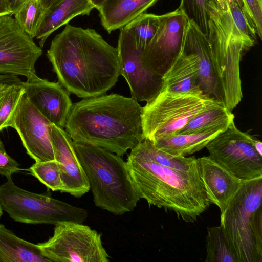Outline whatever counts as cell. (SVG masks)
<instances>
[{
    "instance_id": "cell-1",
    "label": "cell",
    "mask_w": 262,
    "mask_h": 262,
    "mask_svg": "<svg viewBox=\"0 0 262 262\" xmlns=\"http://www.w3.org/2000/svg\"><path fill=\"white\" fill-rule=\"evenodd\" d=\"M47 56L58 82L80 98L105 94L120 75L117 48L94 29L67 24L52 40Z\"/></svg>"
},
{
    "instance_id": "cell-2",
    "label": "cell",
    "mask_w": 262,
    "mask_h": 262,
    "mask_svg": "<svg viewBox=\"0 0 262 262\" xmlns=\"http://www.w3.org/2000/svg\"><path fill=\"white\" fill-rule=\"evenodd\" d=\"M142 113L132 97L111 94L83 98L72 103L64 128L75 143L122 156L144 139Z\"/></svg>"
},
{
    "instance_id": "cell-3",
    "label": "cell",
    "mask_w": 262,
    "mask_h": 262,
    "mask_svg": "<svg viewBox=\"0 0 262 262\" xmlns=\"http://www.w3.org/2000/svg\"><path fill=\"white\" fill-rule=\"evenodd\" d=\"M126 164L140 198L149 206L174 212L186 222H194L211 204L198 166L185 171L159 164L134 148Z\"/></svg>"
},
{
    "instance_id": "cell-4",
    "label": "cell",
    "mask_w": 262,
    "mask_h": 262,
    "mask_svg": "<svg viewBox=\"0 0 262 262\" xmlns=\"http://www.w3.org/2000/svg\"><path fill=\"white\" fill-rule=\"evenodd\" d=\"M95 205L116 215L132 211L140 198L121 156L101 147L73 141Z\"/></svg>"
},
{
    "instance_id": "cell-5",
    "label": "cell",
    "mask_w": 262,
    "mask_h": 262,
    "mask_svg": "<svg viewBox=\"0 0 262 262\" xmlns=\"http://www.w3.org/2000/svg\"><path fill=\"white\" fill-rule=\"evenodd\" d=\"M208 34L211 60L221 101L232 111L243 98L240 62L250 48L236 29L228 10L210 0Z\"/></svg>"
},
{
    "instance_id": "cell-6",
    "label": "cell",
    "mask_w": 262,
    "mask_h": 262,
    "mask_svg": "<svg viewBox=\"0 0 262 262\" xmlns=\"http://www.w3.org/2000/svg\"><path fill=\"white\" fill-rule=\"evenodd\" d=\"M262 177L244 181L221 214L238 262L262 261Z\"/></svg>"
},
{
    "instance_id": "cell-7",
    "label": "cell",
    "mask_w": 262,
    "mask_h": 262,
    "mask_svg": "<svg viewBox=\"0 0 262 262\" xmlns=\"http://www.w3.org/2000/svg\"><path fill=\"white\" fill-rule=\"evenodd\" d=\"M219 101L202 91L178 92L161 86L142 107L143 139L154 141L174 135L195 115Z\"/></svg>"
},
{
    "instance_id": "cell-8",
    "label": "cell",
    "mask_w": 262,
    "mask_h": 262,
    "mask_svg": "<svg viewBox=\"0 0 262 262\" xmlns=\"http://www.w3.org/2000/svg\"><path fill=\"white\" fill-rule=\"evenodd\" d=\"M0 185L3 210L16 222L26 224L56 225L64 222L83 223L86 210L45 194L32 192L18 187L12 178Z\"/></svg>"
},
{
    "instance_id": "cell-9",
    "label": "cell",
    "mask_w": 262,
    "mask_h": 262,
    "mask_svg": "<svg viewBox=\"0 0 262 262\" xmlns=\"http://www.w3.org/2000/svg\"><path fill=\"white\" fill-rule=\"evenodd\" d=\"M101 235L82 223L64 222L55 225L53 235L37 246L49 261L108 262Z\"/></svg>"
},
{
    "instance_id": "cell-10",
    "label": "cell",
    "mask_w": 262,
    "mask_h": 262,
    "mask_svg": "<svg viewBox=\"0 0 262 262\" xmlns=\"http://www.w3.org/2000/svg\"><path fill=\"white\" fill-rule=\"evenodd\" d=\"M254 138L241 131L232 121L206 146L209 156L235 177L248 180L262 177V155Z\"/></svg>"
},
{
    "instance_id": "cell-11",
    "label": "cell",
    "mask_w": 262,
    "mask_h": 262,
    "mask_svg": "<svg viewBox=\"0 0 262 262\" xmlns=\"http://www.w3.org/2000/svg\"><path fill=\"white\" fill-rule=\"evenodd\" d=\"M12 15L0 16V74L21 75L27 81L35 80L38 78L35 64L42 50Z\"/></svg>"
},
{
    "instance_id": "cell-12",
    "label": "cell",
    "mask_w": 262,
    "mask_h": 262,
    "mask_svg": "<svg viewBox=\"0 0 262 262\" xmlns=\"http://www.w3.org/2000/svg\"><path fill=\"white\" fill-rule=\"evenodd\" d=\"M188 21L179 8L159 15L157 30L141 56L142 64L152 74L162 77L178 55Z\"/></svg>"
},
{
    "instance_id": "cell-13",
    "label": "cell",
    "mask_w": 262,
    "mask_h": 262,
    "mask_svg": "<svg viewBox=\"0 0 262 262\" xmlns=\"http://www.w3.org/2000/svg\"><path fill=\"white\" fill-rule=\"evenodd\" d=\"M51 124L24 94L9 127L17 131L28 155L35 162H41L55 160L49 134Z\"/></svg>"
},
{
    "instance_id": "cell-14",
    "label": "cell",
    "mask_w": 262,
    "mask_h": 262,
    "mask_svg": "<svg viewBox=\"0 0 262 262\" xmlns=\"http://www.w3.org/2000/svg\"><path fill=\"white\" fill-rule=\"evenodd\" d=\"M120 75L126 80L132 98L137 101L148 102L159 92L161 77L155 75L142 64L141 50L138 49L130 35L123 28L120 33L117 47Z\"/></svg>"
},
{
    "instance_id": "cell-15",
    "label": "cell",
    "mask_w": 262,
    "mask_h": 262,
    "mask_svg": "<svg viewBox=\"0 0 262 262\" xmlns=\"http://www.w3.org/2000/svg\"><path fill=\"white\" fill-rule=\"evenodd\" d=\"M49 134L55 160L60 171L61 192L80 198L89 191L90 185L75 151L73 141L66 130L52 124L49 127Z\"/></svg>"
},
{
    "instance_id": "cell-16",
    "label": "cell",
    "mask_w": 262,
    "mask_h": 262,
    "mask_svg": "<svg viewBox=\"0 0 262 262\" xmlns=\"http://www.w3.org/2000/svg\"><path fill=\"white\" fill-rule=\"evenodd\" d=\"M24 94L51 124L64 128L72 103L69 93L58 82L38 77L23 82Z\"/></svg>"
},
{
    "instance_id": "cell-17",
    "label": "cell",
    "mask_w": 262,
    "mask_h": 262,
    "mask_svg": "<svg viewBox=\"0 0 262 262\" xmlns=\"http://www.w3.org/2000/svg\"><path fill=\"white\" fill-rule=\"evenodd\" d=\"M197 161L208 198L222 214L244 181L233 176L209 156L197 158Z\"/></svg>"
},
{
    "instance_id": "cell-18",
    "label": "cell",
    "mask_w": 262,
    "mask_h": 262,
    "mask_svg": "<svg viewBox=\"0 0 262 262\" xmlns=\"http://www.w3.org/2000/svg\"><path fill=\"white\" fill-rule=\"evenodd\" d=\"M161 79V86L171 91H202L198 84V57L184 40L179 53L162 76Z\"/></svg>"
},
{
    "instance_id": "cell-19",
    "label": "cell",
    "mask_w": 262,
    "mask_h": 262,
    "mask_svg": "<svg viewBox=\"0 0 262 262\" xmlns=\"http://www.w3.org/2000/svg\"><path fill=\"white\" fill-rule=\"evenodd\" d=\"M184 42L198 57V84L200 89L204 94L221 101L212 67L207 36L192 22L189 21Z\"/></svg>"
},
{
    "instance_id": "cell-20",
    "label": "cell",
    "mask_w": 262,
    "mask_h": 262,
    "mask_svg": "<svg viewBox=\"0 0 262 262\" xmlns=\"http://www.w3.org/2000/svg\"><path fill=\"white\" fill-rule=\"evenodd\" d=\"M95 8L90 0H57L45 11L36 38L43 47L48 37L78 15H89Z\"/></svg>"
},
{
    "instance_id": "cell-21",
    "label": "cell",
    "mask_w": 262,
    "mask_h": 262,
    "mask_svg": "<svg viewBox=\"0 0 262 262\" xmlns=\"http://www.w3.org/2000/svg\"><path fill=\"white\" fill-rule=\"evenodd\" d=\"M158 0H106L98 9L103 27L110 33L120 29Z\"/></svg>"
},
{
    "instance_id": "cell-22",
    "label": "cell",
    "mask_w": 262,
    "mask_h": 262,
    "mask_svg": "<svg viewBox=\"0 0 262 262\" xmlns=\"http://www.w3.org/2000/svg\"><path fill=\"white\" fill-rule=\"evenodd\" d=\"M37 244L17 236L0 224V262H47Z\"/></svg>"
},
{
    "instance_id": "cell-23",
    "label": "cell",
    "mask_w": 262,
    "mask_h": 262,
    "mask_svg": "<svg viewBox=\"0 0 262 262\" xmlns=\"http://www.w3.org/2000/svg\"><path fill=\"white\" fill-rule=\"evenodd\" d=\"M234 120V114L220 101L195 115L175 135L199 134L217 129L225 130Z\"/></svg>"
},
{
    "instance_id": "cell-24",
    "label": "cell",
    "mask_w": 262,
    "mask_h": 262,
    "mask_svg": "<svg viewBox=\"0 0 262 262\" xmlns=\"http://www.w3.org/2000/svg\"><path fill=\"white\" fill-rule=\"evenodd\" d=\"M224 130L214 129L199 134L175 135L152 141L159 149L177 156H186L199 151Z\"/></svg>"
},
{
    "instance_id": "cell-25",
    "label": "cell",
    "mask_w": 262,
    "mask_h": 262,
    "mask_svg": "<svg viewBox=\"0 0 262 262\" xmlns=\"http://www.w3.org/2000/svg\"><path fill=\"white\" fill-rule=\"evenodd\" d=\"M134 148L146 158L165 167L187 171L198 166L197 158L194 156L186 157L169 154L158 148L148 139H143Z\"/></svg>"
},
{
    "instance_id": "cell-26",
    "label": "cell",
    "mask_w": 262,
    "mask_h": 262,
    "mask_svg": "<svg viewBox=\"0 0 262 262\" xmlns=\"http://www.w3.org/2000/svg\"><path fill=\"white\" fill-rule=\"evenodd\" d=\"M206 262H238L221 225L207 228Z\"/></svg>"
},
{
    "instance_id": "cell-27",
    "label": "cell",
    "mask_w": 262,
    "mask_h": 262,
    "mask_svg": "<svg viewBox=\"0 0 262 262\" xmlns=\"http://www.w3.org/2000/svg\"><path fill=\"white\" fill-rule=\"evenodd\" d=\"M159 23V15L144 13L123 28L130 35L136 47L143 51L154 37Z\"/></svg>"
},
{
    "instance_id": "cell-28",
    "label": "cell",
    "mask_w": 262,
    "mask_h": 262,
    "mask_svg": "<svg viewBox=\"0 0 262 262\" xmlns=\"http://www.w3.org/2000/svg\"><path fill=\"white\" fill-rule=\"evenodd\" d=\"M41 0H26L13 14L22 29L31 38L36 37L45 13Z\"/></svg>"
},
{
    "instance_id": "cell-29",
    "label": "cell",
    "mask_w": 262,
    "mask_h": 262,
    "mask_svg": "<svg viewBox=\"0 0 262 262\" xmlns=\"http://www.w3.org/2000/svg\"><path fill=\"white\" fill-rule=\"evenodd\" d=\"M28 170L48 188L62 192L63 184L58 164L55 160L35 162Z\"/></svg>"
},
{
    "instance_id": "cell-30",
    "label": "cell",
    "mask_w": 262,
    "mask_h": 262,
    "mask_svg": "<svg viewBox=\"0 0 262 262\" xmlns=\"http://www.w3.org/2000/svg\"><path fill=\"white\" fill-rule=\"evenodd\" d=\"M209 1L181 0L178 8L188 20L192 22L207 36L209 21L207 6Z\"/></svg>"
},
{
    "instance_id": "cell-31",
    "label": "cell",
    "mask_w": 262,
    "mask_h": 262,
    "mask_svg": "<svg viewBox=\"0 0 262 262\" xmlns=\"http://www.w3.org/2000/svg\"><path fill=\"white\" fill-rule=\"evenodd\" d=\"M24 94L23 83L12 86L0 97V131L9 127L11 118Z\"/></svg>"
},
{
    "instance_id": "cell-32",
    "label": "cell",
    "mask_w": 262,
    "mask_h": 262,
    "mask_svg": "<svg viewBox=\"0 0 262 262\" xmlns=\"http://www.w3.org/2000/svg\"><path fill=\"white\" fill-rule=\"evenodd\" d=\"M20 170L18 163L7 153L0 138V175L8 179Z\"/></svg>"
},
{
    "instance_id": "cell-33",
    "label": "cell",
    "mask_w": 262,
    "mask_h": 262,
    "mask_svg": "<svg viewBox=\"0 0 262 262\" xmlns=\"http://www.w3.org/2000/svg\"><path fill=\"white\" fill-rule=\"evenodd\" d=\"M254 25L257 36L262 37V0H244Z\"/></svg>"
},
{
    "instance_id": "cell-34",
    "label": "cell",
    "mask_w": 262,
    "mask_h": 262,
    "mask_svg": "<svg viewBox=\"0 0 262 262\" xmlns=\"http://www.w3.org/2000/svg\"><path fill=\"white\" fill-rule=\"evenodd\" d=\"M12 15L8 0H0V16Z\"/></svg>"
},
{
    "instance_id": "cell-35",
    "label": "cell",
    "mask_w": 262,
    "mask_h": 262,
    "mask_svg": "<svg viewBox=\"0 0 262 262\" xmlns=\"http://www.w3.org/2000/svg\"><path fill=\"white\" fill-rule=\"evenodd\" d=\"M26 0H8L12 15L19 9Z\"/></svg>"
},
{
    "instance_id": "cell-36",
    "label": "cell",
    "mask_w": 262,
    "mask_h": 262,
    "mask_svg": "<svg viewBox=\"0 0 262 262\" xmlns=\"http://www.w3.org/2000/svg\"><path fill=\"white\" fill-rule=\"evenodd\" d=\"M255 150L257 151L258 153L260 155H262V143L261 142L257 139L256 138H254V142H253Z\"/></svg>"
},
{
    "instance_id": "cell-37",
    "label": "cell",
    "mask_w": 262,
    "mask_h": 262,
    "mask_svg": "<svg viewBox=\"0 0 262 262\" xmlns=\"http://www.w3.org/2000/svg\"><path fill=\"white\" fill-rule=\"evenodd\" d=\"M91 3L94 6V8L97 9V10L99 8V7L102 5V4L106 0H90Z\"/></svg>"
},
{
    "instance_id": "cell-38",
    "label": "cell",
    "mask_w": 262,
    "mask_h": 262,
    "mask_svg": "<svg viewBox=\"0 0 262 262\" xmlns=\"http://www.w3.org/2000/svg\"><path fill=\"white\" fill-rule=\"evenodd\" d=\"M57 0H41L42 5L45 9H47L54 2Z\"/></svg>"
},
{
    "instance_id": "cell-39",
    "label": "cell",
    "mask_w": 262,
    "mask_h": 262,
    "mask_svg": "<svg viewBox=\"0 0 262 262\" xmlns=\"http://www.w3.org/2000/svg\"><path fill=\"white\" fill-rule=\"evenodd\" d=\"M216 1L222 9L227 10V4L225 0H216Z\"/></svg>"
},
{
    "instance_id": "cell-40",
    "label": "cell",
    "mask_w": 262,
    "mask_h": 262,
    "mask_svg": "<svg viewBox=\"0 0 262 262\" xmlns=\"http://www.w3.org/2000/svg\"><path fill=\"white\" fill-rule=\"evenodd\" d=\"M2 214H3V209H2L1 204L0 203V218H1V216L2 215Z\"/></svg>"
}]
</instances>
